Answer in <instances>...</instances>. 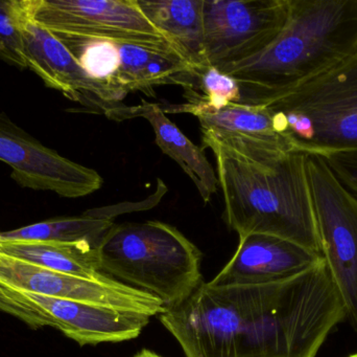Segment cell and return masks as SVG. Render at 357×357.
<instances>
[{
	"label": "cell",
	"mask_w": 357,
	"mask_h": 357,
	"mask_svg": "<svg viewBox=\"0 0 357 357\" xmlns=\"http://www.w3.org/2000/svg\"><path fill=\"white\" fill-rule=\"evenodd\" d=\"M185 357H316L347 310L324 260L283 282H202L159 314Z\"/></svg>",
	"instance_id": "cell-1"
},
{
	"label": "cell",
	"mask_w": 357,
	"mask_h": 357,
	"mask_svg": "<svg viewBox=\"0 0 357 357\" xmlns=\"http://www.w3.org/2000/svg\"><path fill=\"white\" fill-rule=\"evenodd\" d=\"M202 134V149L215 156L227 226L239 238L271 235L321 255L305 153L283 134Z\"/></svg>",
	"instance_id": "cell-2"
},
{
	"label": "cell",
	"mask_w": 357,
	"mask_h": 357,
	"mask_svg": "<svg viewBox=\"0 0 357 357\" xmlns=\"http://www.w3.org/2000/svg\"><path fill=\"white\" fill-rule=\"evenodd\" d=\"M357 50V0H289L282 31L264 52L222 69L239 104L266 106L331 71Z\"/></svg>",
	"instance_id": "cell-3"
},
{
	"label": "cell",
	"mask_w": 357,
	"mask_h": 357,
	"mask_svg": "<svg viewBox=\"0 0 357 357\" xmlns=\"http://www.w3.org/2000/svg\"><path fill=\"white\" fill-rule=\"evenodd\" d=\"M100 272L150 293L165 308L203 282L202 253L175 226L161 221L114 224L98 245Z\"/></svg>",
	"instance_id": "cell-4"
},
{
	"label": "cell",
	"mask_w": 357,
	"mask_h": 357,
	"mask_svg": "<svg viewBox=\"0 0 357 357\" xmlns=\"http://www.w3.org/2000/svg\"><path fill=\"white\" fill-rule=\"evenodd\" d=\"M266 107L276 131L300 152L325 157L357 151V50Z\"/></svg>",
	"instance_id": "cell-5"
},
{
	"label": "cell",
	"mask_w": 357,
	"mask_h": 357,
	"mask_svg": "<svg viewBox=\"0 0 357 357\" xmlns=\"http://www.w3.org/2000/svg\"><path fill=\"white\" fill-rule=\"evenodd\" d=\"M0 312L31 329L52 327L81 347L139 337L151 316L13 289L0 283Z\"/></svg>",
	"instance_id": "cell-6"
},
{
	"label": "cell",
	"mask_w": 357,
	"mask_h": 357,
	"mask_svg": "<svg viewBox=\"0 0 357 357\" xmlns=\"http://www.w3.org/2000/svg\"><path fill=\"white\" fill-rule=\"evenodd\" d=\"M306 170L321 255L345 304L347 319L357 325V197L322 156L306 154Z\"/></svg>",
	"instance_id": "cell-7"
},
{
	"label": "cell",
	"mask_w": 357,
	"mask_h": 357,
	"mask_svg": "<svg viewBox=\"0 0 357 357\" xmlns=\"http://www.w3.org/2000/svg\"><path fill=\"white\" fill-rule=\"evenodd\" d=\"M287 16L289 0H203L206 66L222 71L264 52Z\"/></svg>",
	"instance_id": "cell-8"
},
{
	"label": "cell",
	"mask_w": 357,
	"mask_h": 357,
	"mask_svg": "<svg viewBox=\"0 0 357 357\" xmlns=\"http://www.w3.org/2000/svg\"><path fill=\"white\" fill-rule=\"evenodd\" d=\"M33 19L54 34L100 38L182 57L136 0H36Z\"/></svg>",
	"instance_id": "cell-9"
},
{
	"label": "cell",
	"mask_w": 357,
	"mask_h": 357,
	"mask_svg": "<svg viewBox=\"0 0 357 357\" xmlns=\"http://www.w3.org/2000/svg\"><path fill=\"white\" fill-rule=\"evenodd\" d=\"M0 161L12 169L23 188L50 191L66 198L87 196L100 190L102 176L47 148L0 111Z\"/></svg>",
	"instance_id": "cell-10"
},
{
	"label": "cell",
	"mask_w": 357,
	"mask_h": 357,
	"mask_svg": "<svg viewBox=\"0 0 357 357\" xmlns=\"http://www.w3.org/2000/svg\"><path fill=\"white\" fill-rule=\"evenodd\" d=\"M0 283L29 293L96 304L115 309L159 316L165 310L160 300L114 279L93 281L52 272L0 253Z\"/></svg>",
	"instance_id": "cell-11"
},
{
	"label": "cell",
	"mask_w": 357,
	"mask_h": 357,
	"mask_svg": "<svg viewBox=\"0 0 357 357\" xmlns=\"http://www.w3.org/2000/svg\"><path fill=\"white\" fill-rule=\"evenodd\" d=\"M36 0L22 23L23 54L26 68L33 71L47 87L62 92L73 102L106 115L121 106L125 96L93 81L73 54L52 31L33 19Z\"/></svg>",
	"instance_id": "cell-12"
},
{
	"label": "cell",
	"mask_w": 357,
	"mask_h": 357,
	"mask_svg": "<svg viewBox=\"0 0 357 357\" xmlns=\"http://www.w3.org/2000/svg\"><path fill=\"white\" fill-rule=\"evenodd\" d=\"M323 260L320 254L291 241L250 234L239 238L232 259L208 283L215 287L274 284L300 276Z\"/></svg>",
	"instance_id": "cell-13"
},
{
	"label": "cell",
	"mask_w": 357,
	"mask_h": 357,
	"mask_svg": "<svg viewBox=\"0 0 357 357\" xmlns=\"http://www.w3.org/2000/svg\"><path fill=\"white\" fill-rule=\"evenodd\" d=\"M107 117L115 121L144 117L152 126L155 140L165 154L169 155L182 168L197 187L199 195L208 203L218 191V175L202 148L193 144L165 115L161 105L142 102L138 106L125 105L111 109Z\"/></svg>",
	"instance_id": "cell-14"
},
{
	"label": "cell",
	"mask_w": 357,
	"mask_h": 357,
	"mask_svg": "<svg viewBox=\"0 0 357 357\" xmlns=\"http://www.w3.org/2000/svg\"><path fill=\"white\" fill-rule=\"evenodd\" d=\"M119 48L121 67L117 80L128 94L142 92L155 96L157 86L180 85L185 90L192 86L195 69L182 57L134 44H119Z\"/></svg>",
	"instance_id": "cell-15"
},
{
	"label": "cell",
	"mask_w": 357,
	"mask_h": 357,
	"mask_svg": "<svg viewBox=\"0 0 357 357\" xmlns=\"http://www.w3.org/2000/svg\"><path fill=\"white\" fill-rule=\"evenodd\" d=\"M146 18L162 31L195 71L204 57L203 0H136Z\"/></svg>",
	"instance_id": "cell-16"
},
{
	"label": "cell",
	"mask_w": 357,
	"mask_h": 357,
	"mask_svg": "<svg viewBox=\"0 0 357 357\" xmlns=\"http://www.w3.org/2000/svg\"><path fill=\"white\" fill-rule=\"evenodd\" d=\"M0 253L77 278L93 281L112 279L100 272L98 245L87 241H0Z\"/></svg>",
	"instance_id": "cell-17"
},
{
	"label": "cell",
	"mask_w": 357,
	"mask_h": 357,
	"mask_svg": "<svg viewBox=\"0 0 357 357\" xmlns=\"http://www.w3.org/2000/svg\"><path fill=\"white\" fill-rule=\"evenodd\" d=\"M161 108L165 113L186 112L199 119L202 131L245 136H275L280 134L275 128L274 117L266 106L230 103L215 108L203 101L193 100L181 105Z\"/></svg>",
	"instance_id": "cell-18"
},
{
	"label": "cell",
	"mask_w": 357,
	"mask_h": 357,
	"mask_svg": "<svg viewBox=\"0 0 357 357\" xmlns=\"http://www.w3.org/2000/svg\"><path fill=\"white\" fill-rule=\"evenodd\" d=\"M114 226L111 218L93 213L92 210L77 217L54 218L16 230L0 232V241H52L87 242L100 245L105 235Z\"/></svg>",
	"instance_id": "cell-19"
},
{
	"label": "cell",
	"mask_w": 357,
	"mask_h": 357,
	"mask_svg": "<svg viewBox=\"0 0 357 357\" xmlns=\"http://www.w3.org/2000/svg\"><path fill=\"white\" fill-rule=\"evenodd\" d=\"M54 35L68 48L90 79L112 88L126 98L127 94L116 86L117 73L121 67V54L116 42L82 36Z\"/></svg>",
	"instance_id": "cell-20"
},
{
	"label": "cell",
	"mask_w": 357,
	"mask_h": 357,
	"mask_svg": "<svg viewBox=\"0 0 357 357\" xmlns=\"http://www.w3.org/2000/svg\"><path fill=\"white\" fill-rule=\"evenodd\" d=\"M31 0H0V60L26 68L22 44V23Z\"/></svg>",
	"instance_id": "cell-21"
},
{
	"label": "cell",
	"mask_w": 357,
	"mask_h": 357,
	"mask_svg": "<svg viewBox=\"0 0 357 357\" xmlns=\"http://www.w3.org/2000/svg\"><path fill=\"white\" fill-rule=\"evenodd\" d=\"M197 90H199L202 94H187L189 101H203L215 108L241 101L238 82L213 66L202 67L195 71L192 88L186 92H197Z\"/></svg>",
	"instance_id": "cell-22"
},
{
	"label": "cell",
	"mask_w": 357,
	"mask_h": 357,
	"mask_svg": "<svg viewBox=\"0 0 357 357\" xmlns=\"http://www.w3.org/2000/svg\"><path fill=\"white\" fill-rule=\"evenodd\" d=\"M342 184L357 197V151L323 157Z\"/></svg>",
	"instance_id": "cell-23"
},
{
	"label": "cell",
	"mask_w": 357,
	"mask_h": 357,
	"mask_svg": "<svg viewBox=\"0 0 357 357\" xmlns=\"http://www.w3.org/2000/svg\"><path fill=\"white\" fill-rule=\"evenodd\" d=\"M134 357H162L159 356V354H155V352L151 351V350L144 349L139 352V354H136Z\"/></svg>",
	"instance_id": "cell-24"
},
{
	"label": "cell",
	"mask_w": 357,
	"mask_h": 357,
	"mask_svg": "<svg viewBox=\"0 0 357 357\" xmlns=\"http://www.w3.org/2000/svg\"><path fill=\"white\" fill-rule=\"evenodd\" d=\"M347 357H357V351L356 352V354H350V356H348Z\"/></svg>",
	"instance_id": "cell-25"
}]
</instances>
